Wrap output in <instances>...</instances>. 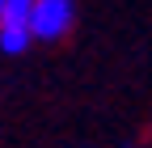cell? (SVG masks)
I'll return each instance as SVG.
<instances>
[{
    "label": "cell",
    "mask_w": 152,
    "mask_h": 148,
    "mask_svg": "<svg viewBox=\"0 0 152 148\" xmlns=\"http://www.w3.org/2000/svg\"><path fill=\"white\" fill-rule=\"evenodd\" d=\"M72 21H76V4L72 0H38L30 30H34V38H42V42H59L72 30Z\"/></svg>",
    "instance_id": "obj_2"
},
{
    "label": "cell",
    "mask_w": 152,
    "mask_h": 148,
    "mask_svg": "<svg viewBox=\"0 0 152 148\" xmlns=\"http://www.w3.org/2000/svg\"><path fill=\"white\" fill-rule=\"evenodd\" d=\"M34 4L38 0H0V51L4 55H26L34 42Z\"/></svg>",
    "instance_id": "obj_1"
}]
</instances>
